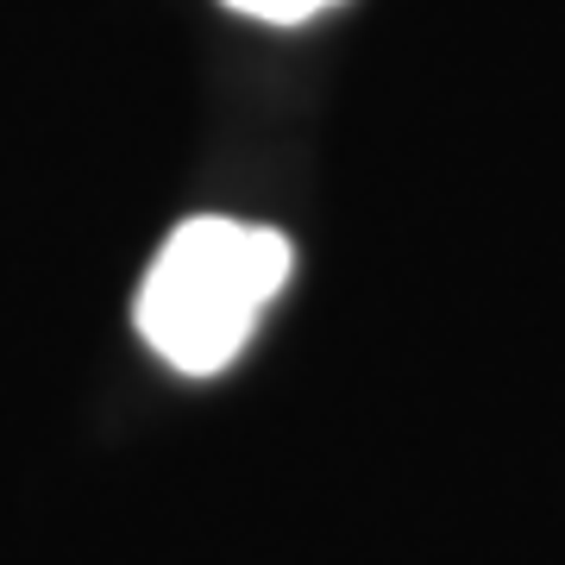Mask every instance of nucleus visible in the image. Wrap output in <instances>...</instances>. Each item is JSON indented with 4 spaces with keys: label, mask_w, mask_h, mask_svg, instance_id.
Segmentation results:
<instances>
[{
    "label": "nucleus",
    "mask_w": 565,
    "mask_h": 565,
    "mask_svg": "<svg viewBox=\"0 0 565 565\" xmlns=\"http://www.w3.org/2000/svg\"><path fill=\"white\" fill-rule=\"evenodd\" d=\"M221 7L245 13V20H264V25H302L315 13H327V7H340V0H221Z\"/></svg>",
    "instance_id": "f03ea898"
},
{
    "label": "nucleus",
    "mask_w": 565,
    "mask_h": 565,
    "mask_svg": "<svg viewBox=\"0 0 565 565\" xmlns=\"http://www.w3.org/2000/svg\"><path fill=\"white\" fill-rule=\"evenodd\" d=\"M289 270H296V252L277 226L226 221V214L182 221L145 270V345L189 377H214L239 359L258 315L282 296Z\"/></svg>",
    "instance_id": "f257e3e1"
}]
</instances>
